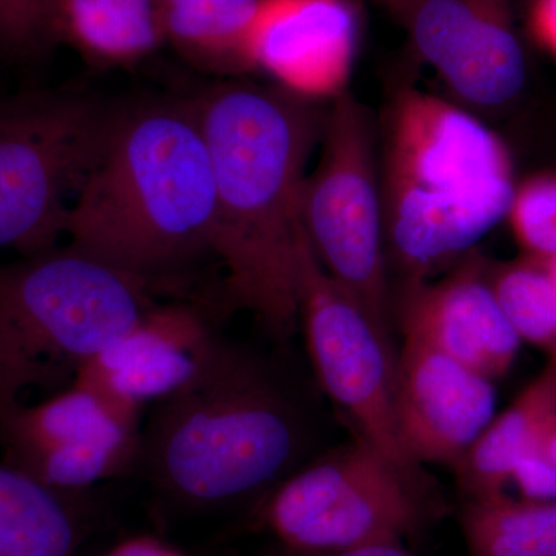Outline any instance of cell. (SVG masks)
I'll return each instance as SVG.
<instances>
[{
  "label": "cell",
  "instance_id": "cell-24",
  "mask_svg": "<svg viewBox=\"0 0 556 556\" xmlns=\"http://www.w3.org/2000/svg\"><path fill=\"white\" fill-rule=\"evenodd\" d=\"M508 482H514L526 500H556V464L538 448L519 457Z\"/></svg>",
  "mask_w": 556,
  "mask_h": 556
},
{
  "label": "cell",
  "instance_id": "cell-1",
  "mask_svg": "<svg viewBox=\"0 0 556 556\" xmlns=\"http://www.w3.org/2000/svg\"><path fill=\"white\" fill-rule=\"evenodd\" d=\"M193 102L211 155L212 254L225 269L226 302L288 339L299 324L303 186L328 110L248 80H226Z\"/></svg>",
  "mask_w": 556,
  "mask_h": 556
},
{
  "label": "cell",
  "instance_id": "cell-18",
  "mask_svg": "<svg viewBox=\"0 0 556 556\" xmlns=\"http://www.w3.org/2000/svg\"><path fill=\"white\" fill-rule=\"evenodd\" d=\"M83 493H65L0 464V556H75Z\"/></svg>",
  "mask_w": 556,
  "mask_h": 556
},
{
  "label": "cell",
  "instance_id": "cell-20",
  "mask_svg": "<svg viewBox=\"0 0 556 556\" xmlns=\"http://www.w3.org/2000/svg\"><path fill=\"white\" fill-rule=\"evenodd\" d=\"M459 522L468 556H556V500L468 497Z\"/></svg>",
  "mask_w": 556,
  "mask_h": 556
},
{
  "label": "cell",
  "instance_id": "cell-23",
  "mask_svg": "<svg viewBox=\"0 0 556 556\" xmlns=\"http://www.w3.org/2000/svg\"><path fill=\"white\" fill-rule=\"evenodd\" d=\"M58 0H0V53L33 56L54 42Z\"/></svg>",
  "mask_w": 556,
  "mask_h": 556
},
{
  "label": "cell",
  "instance_id": "cell-21",
  "mask_svg": "<svg viewBox=\"0 0 556 556\" xmlns=\"http://www.w3.org/2000/svg\"><path fill=\"white\" fill-rule=\"evenodd\" d=\"M490 288L497 305L518 338L551 351L556 339V287L540 262L486 266Z\"/></svg>",
  "mask_w": 556,
  "mask_h": 556
},
{
  "label": "cell",
  "instance_id": "cell-25",
  "mask_svg": "<svg viewBox=\"0 0 556 556\" xmlns=\"http://www.w3.org/2000/svg\"><path fill=\"white\" fill-rule=\"evenodd\" d=\"M529 25L536 42L556 60V0H532Z\"/></svg>",
  "mask_w": 556,
  "mask_h": 556
},
{
  "label": "cell",
  "instance_id": "cell-12",
  "mask_svg": "<svg viewBox=\"0 0 556 556\" xmlns=\"http://www.w3.org/2000/svg\"><path fill=\"white\" fill-rule=\"evenodd\" d=\"M219 340L197 306L153 305L129 331L86 362L73 383L139 420L146 405L159 404L195 378Z\"/></svg>",
  "mask_w": 556,
  "mask_h": 556
},
{
  "label": "cell",
  "instance_id": "cell-13",
  "mask_svg": "<svg viewBox=\"0 0 556 556\" xmlns=\"http://www.w3.org/2000/svg\"><path fill=\"white\" fill-rule=\"evenodd\" d=\"M358 36L351 0H260L252 70L303 100L334 101L348 90Z\"/></svg>",
  "mask_w": 556,
  "mask_h": 556
},
{
  "label": "cell",
  "instance_id": "cell-8",
  "mask_svg": "<svg viewBox=\"0 0 556 556\" xmlns=\"http://www.w3.org/2000/svg\"><path fill=\"white\" fill-rule=\"evenodd\" d=\"M424 486L357 439L269 490L257 522L294 552L402 543L426 522Z\"/></svg>",
  "mask_w": 556,
  "mask_h": 556
},
{
  "label": "cell",
  "instance_id": "cell-7",
  "mask_svg": "<svg viewBox=\"0 0 556 556\" xmlns=\"http://www.w3.org/2000/svg\"><path fill=\"white\" fill-rule=\"evenodd\" d=\"M320 148L303 186V232L321 268L390 336L378 131L369 110L348 90L329 105Z\"/></svg>",
  "mask_w": 556,
  "mask_h": 556
},
{
  "label": "cell",
  "instance_id": "cell-2",
  "mask_svg": "<svg viewBox=\"0 0 556 556\" xmlns=\"http://www.w3.org/2000/svg\"><path fill=\"white\" fill-rule=\"evenodd\" d=\"M211 155L195 102L118 110L73 204L67 247L149 287L212 254Z\"/></svg>",
  "mask_w": 556,
  "mask_h": 556
},
{
  "label": "cell",
  "instance_id": "cell-14",
  "mask_svg": "<svg viewBox=\"0 0 556 556\" xmlns=\"http://www.w3.org/2000/svg\"><path fill=\"white\" fill-rule=\"evenodd\" d=\"M486 266L473 252L442 276L402 285L397 308L402 334L493 380L514 365L521 339L497 305Z\"/></svg>",
  "mask_w": 556,
  "mask_h": 556
},
{
  "label": "cell",
  "instance_id": "cell-15",
  "mask_svg": "<svg viewBox=\"0 0 556 556\" xmlns=\"http://www.w3.org/2000/svg\"><path fill=\"white\" fill-rule=\"evenodd\" d=\"M555 424L556 364L551 362L506 412L493 417L455 467L468 497L503 493L511 467L519 457L541 448Z\"/></svg>",
  "mask_w": 556,
  "mask_h": 556
},
{
  "label": "cell",
  "instance_id": "cell-31",
  "mask_svg": "<svg viewBox=\"0 0 556 556\" xmlns=\"http://www.w3.org/2000/svg\"><path fill=\"white\" fill-rule=\"evenodd\" d=\"M548 353H551V356H552V364H556V339H555L554 346H552V350L548 351Z\"/></svg>",
  "mask_w": 556,
  "mask_h": 556
},
{
  "label": "cell",
  "instance_id": "cell-10",
  "mask_svg": "<svg viewBox=\"0 0 556 556\" xmlns=\"http://www.w3.org/2000/svg\"><path fill=\"white\" fill-rule=\"evenodd\" d=\"M397 21L471 113L506 110L525 91L527 60L511 0H412Z\"/></svg>",
  "mask_w": 556,
  "mask_h": 556
},
{
  "label": "cell",
  "instance_id": "cell-27",
  "mask_svg": "<svg viewBox=\"0 0 556 556\" xmlns=\"http://www.w3.org/2000/svg\"><path fill=\"white\" fill-rule=\"evenodd\" d=\"M541 450L556 464V424L548 431L546 439H544Z\"/></svg>",
  "mask_w": 556,
  "mask_h": 556
},
{
  "label": "cell",
  "instance_id": "cell-16",
  "mask_svg": "<svg viewBox=\"0 0 556 556\" xmlns=\"http://www.w3.org/2000/svg\"><path fill=\"white\" fill-rule=\"evenodd\" d=\"M139 420L124 415L89 388L72 383L40 404L16 405L0 416L5 463L98 439L139 433Z\"/></svg>",
  "mask_w": 556,
  "mask_h": 556
},
{
  "label": "cell",
  "instance_id": "cell-29",
  "mask_svg": "<svg viewBox=\"0 0 556 556\" xmlns=\"http://www.w3.org/2000/svg\"><path fill=\"white\" fill-rule=\"evenodd\" d=\"M543 265V268L546 269L548 277L552 278L556 287V255L555 257L544 260V262H540Z\"/></svg>",
  "mask_w": 556,
  "mask_h": 556
},
{
  "label": "cell",
  "instance_id": "cell-30",
  "mask_svg": "<svg viewBox=\"0 0 556 556\" xmlns=\"http://www.w3.org/2000/svg\"><path fill=\"white\" fill-rule=\"evenodd\" d=\"M167 556H189L185 554V552L179 551V548L172 546L169 554Z\"/></svg>",
  "mask_w": 556,
  "mask_h": 556
},
{
  "label": "cell",
  "instance_id": "cell-19",
  "mask_svg": "<svg viewBox=\"0 0 556 556\" xmlns=\"http://www.w3.org/2000/svg\"><path fill=\"white\" fill-rule=\"evenodd\" d=\"M260 0H160L164 40L211 75L254 72L251 38Z\"/></svg>",
  "mask_w": 556,
  "mask_h": 556
},
{
  "label": "cell",
  "instance_id": "cell-17",
  "mask_svg": "<svg viewBox=\"0 0 556 556\" xmlns=\"http://www.w3.org/2000/svg\"><path fill=\"white\" fill-rule=\"evenodd\" d=\"M54 40L97 67H127L164 40L160 0H58Z\"/></svg>",
  "mask_w": 556,
  "mask_h": 556
},
{
  "label": "cell",
  "instance_id": "cell-11",
  "mask_svg": "<svg viewBox=\"0 0 556 556\" xmlns=\"http://www.w3.org/2000/svg\"><path fill=\"white\" fill-rule=\"evenodd\" d=\"M397 433L420 463L456 467L495 417L493 380L404 334L396 358Z\"/></svg>",
  "mask_w": 556,
  "mask_h": 556
},
{
  "label": "cell",
  "instance_id": "cell-22",
  "mask_svg": "<svg viewBox=\"0 0 556 556\" xmlns=\"http://www.w3.org/2000/svg\"><path fill=\"white\" fill-rule=\"evenodd\" d=\"M527 257L544 262L556 255V174L543 172L515 188L507 218Z\"/></svg>",
  "mask_w": 556,
  "mask_h": 556
},
{
  "label": "cell",
  "instance_id": "cell-9",
  "mask_svg": "<svg viewBox=\"0 0 556 556\" xmlns=\"http://www.w3.org/2000/svg\"><path fill=\"white\" fill-rule=\"evenodd\" d=\"M299 321L318 382L367 442L424 486L397 433L396 357L390 336L328 276L302 232L298 255Z\"/></svg>",
  "mask_w": 556,
  "mask_h": 556
},
{
  "label": "cell",
  "instance_id": "cell-4",
  "mask_svg": "<svg viewBox=\"0 0 556 556\" xmlns=\"http://www.w3.org/2000/svg\"><path fill=\"white\" fill-rule=\"evenodd\" d=\"M155 405L141 463L182 506L222 507L269 492L305 447L298 405L258 358L225 340L195 378Z\"/></svg>",
  "mask_w": 556,
  "mask_h": 556
},
{
  "label": "cell",
  "instance_id": "cell-5",
  "mask_svg": "<svg viewBox=\"0 0 556 556\" xmlns=\"http://www.w3.org/2000/svg\"><path fill=\"white\" fill-rule=\"evenodd\" d=\"M153 305L152 287L70 247L0 265V416L79 368Z\"/></svg>",
  "mask_w": 556,
  "mask_h": 556
},
{
  "label": "cell",
  "instance_id": "cell-28",
  "mask_svg": "<svg viewBox=\"0 0 556 556\" xmlns=\"http://www.w3.org/2000/svg\"><path fill=\"white\" fill-rule=\"evenodd\" d=\"M376 2L380 3L382 7H386L388 11H391V13L397 17L399 14L404 11L405 7L412 2V0H376Z\"/></svg>",
  "mask_w": 556,
  "mask_h": 556
},
{
  "label": "cell",
  "instance_id": "cell-26",
  "mask_svg": "<svg viewBox=\"0 0 556 556\" xmlns=\"http://www.w3.org/2000/svg\"><path fill=\"white\" fill-rule=\"evenodd\" d=\"M273 556H415L402 543H380L339 552H294L281 548Z\"/></svg>",
  "mask_w": 556,
  "mask_h": 556
},
{
  "label": "cell",
  "instance_id": "cell-3",
  "mask_svg": "<svg viewBox=\"0 0 556 556\" xmlns=\"http://www.w3.org/2000/svg\"><path fill=\"white\" fill-rule=\"evenodd\" d=\"M379 175L388 266L402 285L473 254L507 218L517 188L510 150L477 113L413 87L386 110Z\"/></svg>",
  "mask_w": 556,
  "mask_h": 556
},
{
  "label": "cell",
  "instance_id": "cell-6",
  "mask_svg": "<svg viewBox=\"0 0 556 556\" xmlns=\"http://www.w3.org/2000/svg\"><path fill=\"white\" fill-rule=\"evenodd\" d=\"M116 112L72 89L0 98V251L58 248Z\"/></svg>",
  "mask_w": 556,
  "mask_h": 556
}]
</instances>
